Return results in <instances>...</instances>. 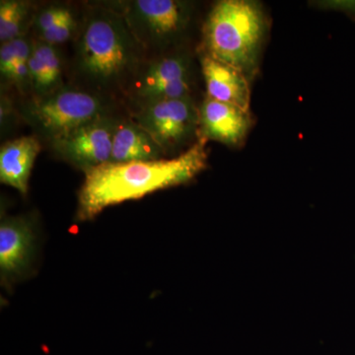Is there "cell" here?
<instances>
[{
    "mask_svg": "<svg viewBox=\"0 0 355 355\" xmlns=\"http://www.w3.org/2000/svg\"><path fill=\"white\" fill-rule=\"evenodd\" d=\"M207 144L198 139L176 157L109 162L89 170L78 193L77 220H92L112 205L191 181L207 168Z\"/></svg>",
    "mask_w": 355,
    "mask_h": 355,
    "instance_id": "1",
    "label": "cell"
},
{
    "mask_svg": "<svg viewBox=\"0 0 355 355\" xmlns=\"http://www.w3.org/2000/svg\"><path fill=\"white\" fill-rule=\"evenodd\" d=\"M144 51L119 11L92 8L77 39L74 69L92 92H114L139 73Z\"/></svg>",
    "mask_w": 355,
    "mask_h": 355,
    "instance_id": "2",
    "label": "cell"
},
{
    "mask_svg": "<svg viewBox=\"0 0 355 355\" xmlns=\"http://www.w3.org/2000/svg\"><path fill=\"white\" fill-rule=\"evenodd\" d=\"M266 32L268 19L260 3L222 0L203 25V55L240 70L252 83L260 69Z\"/></svg>",
    "mask_w": 355,
    "mask_h": 355,
    "instance_id": "3",
    "label": "cell"
},
{
    "mask_svg": "<svg viewBox=\"0 0 355 355\" xmlns=\"http://www.w3.org/2000/svg\"><path fill=\"white\" fill-rule=\"evenodd\" d=\"M107 98L92 91L64 87L35 97L21 108V116L44 139L55 141L72 130L110 116Z\"/></svg>",
    "mask_w": 355,
    "mask_h": 355,
    "instance_id": "4",
    "label": "cell"
},
{
    "mask_svg": "<svg viewBox=\"0 0 355 355\" xmlns=\"http://www.w3.org/2000/svg\"><path fill=\"white\" fill-rule=\"evenodd\" d=\"M121 14L144 51H163L188 31L193 2L182 0H132L121 2Z\"/></svg>",
    "mask_w": 355,
    "mask_h": 355,
    "instance_id": "5",
    "label": "cell"
},
{
    "mask_svg": "<svg viewBox=\"0 0 355 355\" xmlns=\"http://www.w3.org/2000/svg\"><path fill=\"white\" fill-rule=\"evenodd\" d=\"M132 120L146 130L165 155L198 139V107L193 97L160 100L139 106Z\"/></svg>",
    "mask_w": 355,
    "mask_h": 355,
    "instance_id": "6",
    "label": "cell"
},
{
    "mask_svg": "<svg viewBox=\"0 0 355 355\" xmlns=\"http://www.w3.org/2000/svg\"><path fill=\"white\" fill-rule=\"evenodd\" d=\"M139 106L160 100L191 97L193 67L189 55L172 53L140 69L127 89Z\"/></svg>",
    "mask_w": 355,
    "mask_h": 355,
    "instance_id": "7",
    "label": "cell"
},
{
    "mask_svg": "<svg viewBox=\"0 0 355 355\" xmlns=\"http://www.w3.org/2000/svg\"><path fill=\"white\" fill-rule=\"evenodd\" d=\"M119 120L108 116L72 130L51 142L53 150L84 173L109 163Z\"/></svg>",
    "mask_w": 355,
    "mask_h": 355,
    "instance_id": "8",
    "label": "cell"
},
{
    "mask_svg": "<svg viewBox=\"0 0 355 355\" xmlns=\"http://www.w3.org/2000/svg\"><path fill=\"white\" fill-rule=\"evenodd\" d=\"M253 125L251 112L207 97L198 107V139L238 147Z\"/></svg>",
    "mask_w": 355,
    "mask_h": 355,
    "instance_id": "9",
    "label": "cell"
},
{
    "mask_svg": "<svg viewBox=\"0 0 355 355\" xmlns=\"http://www.w3.org/2000/svg\"><path fill=\"white\" fill-rule=\"evenodd\" d=\"M35 237L34 225L28 217H2L0 223L2 282H12L27 273L34 254Z\"/></svg>",
    "mask_w": 355,
    "mask_h": 355,
    "instance_id": "10",
    "label": "cell"
},
{
    "mask_svg": "<svg viewBox=\"0 0 355 355\" xmlns=\"http://www.w3.org/2000/svg\"><path fill=\"white\" fill-rule=\"evenodd\" d=\"M200 64L207 97L251 112V81L240 70L205 55Z\"/></svg>",
    "mask_w": 355,
    "mask_h": 355,
    "instance_id": "11",
    "label": "cell"
},
{
    "mask_svg": "<svg viewBox=\"0 0 355 355\" xmlns=\"http://www.w3.org/2000/svg\"><path fill=\"white\" fill-rule=\"evenodd\" d=\"M41 151L36 137H21L7 141L0 149V181L23 196L29 190L33 166Z\"/></svg>",
    "mask_w": 355,
    "mask_h": 355,
    "instance_id": "12",
    "label": "cell"
},
{
    "mask_svg": "<svg viewBox=\"0 0 355 355\" xmlns=\"http://www.w3.org/2000/svg\"><path fill=\"white\" fill-rule=\"evenodd\" d=\"M160 146L133 120L118 121L113 137L111 163L153 161L164 158Z\"/></svg>",
    "mask_w": 355,
    "mask_h": 355,
    "instance_id": "13",
    "label": "cell"
},
{
    "mask_svg": "<svg viewBox=\"0 0 355 355\" xmlns=\"http://www.w3.org/2000/svg\"><path fill=\"white\" fill-rule=\"evenodd\" d=\"M29 74L35 97H44L62 87V60L55 46L41 40L33 42Z\"/></svg>",
    "mask_w": 355,
    "mask_h": 355,
    "instance_id": "14",
    "label": "cell"
},
{
    "mask_svg": "<svg viewBox=\"0 0 355 355\" xmlns=\"http://www.w3.org/2000/svg\"><path fill=\"white\" fill-rule=\"evenodd\" d=\"M33 19L32 4L23 0L0 1V42L1 44L25 36Z\"/></svg>",
    "mask_w": 355,
    "mask_h": 355,
    "instance_id": "15",
    "label": "cell"
},
{
    "mask_svg": "<svg viewBox=\"0 0 355 355\" xmlns=\"http://www.w3.org/2000/svg\"><path fill=\"white\" fill-rule=\"evenodd\" d=\"M71 13L72 11L64 4H50V6L44 7L34 18L35 27L39 33V36L50 30L53 26L57 25L60 21L64 20Z\"/></svg>",
    "mask_w": 355,
    "mask_h": 355,
    "instance_id": "16",
    "label": "cell"
},
{
    "mask_svg": "<svg viewBox=\"0 0 355 355\" xmlns=\"http://www.w3.org/2000/svg\"><path fill=\"white\" fill-rule=\"evenodd\" d=\"M77 23L73 13L69 14L64 20L60 21L57 25L51 27L50 30L44 32V34L40 35L39 40L57 46V44H64L69 41L76 31Z\"/></svg>",
    "mask_w": 355,
    "mask_h": 355,
    "instance_id": "17",
    "label": "cell"
},
{
    "mask_svg": "<svg viewBox=\"0 0 355 355\" xmlns=\"http://www.w3.org/2000/svg\"><path fill=\"white\" fill-rule=\"evenodd\" d=\"M16 62V51L12 41L1 44L0 48V76L2 83H10L12 80Z\"/></svg>",
    "mask_w": 355,
    "mask_h": 355,
    "instance_id": "18",
    "label": "cell"
}]
</instances>
